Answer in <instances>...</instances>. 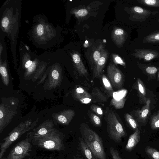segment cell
Returning <instances> with one entry per match:
<instances>
[{"mask_svg": "<svg viewBox=\"0 0 159 159\" xmlns=\"http://www.w3.org/2000/svg\"><path fill=\"white\" fill-rule=\"evenodd\" d=\"M80 130L85 142L98 159H107L102 139L87 124L82 123Z\"/></svg>", "mask_w": 159, "mask_h": 159, "instance_id": "6da1fadb", "label": "cell"}, {"mask_svg": "<svg viewBox=\"0 0 159 159\" xmlns=\"http://www.w3.org/2000/svg\"><path fill=\"white\" fill-rule=\"evenodd\" d=\"M33 144L43 149L51 151H61L65 148L63 138L55 132L50 131L47 134L33 137Z\"/></svg>", "mask_w": 159, "mask_h": 159, "instance_id": "7a4b0ae2", "label": "cell"}, {"mask_svg": "<svg viewBox=\"0 0 159 159\" xmlns=\"http://www.w3.org/2000/svg\"><path fill=\"white\" fill-rule=\"evenodd\" d=\"M105 119L107 123V130L110 139L115 142H120L126 136L125 130L115 112L112 110L107 111Z\"/></svg>", "mask_w": 159, "mask_h": 159, "instance_id": "3957f363", "label": "cell"}, {"mask_svg": "<svg viewBox=\"0 0 159 159\" xmlns=\"http://www.w3.org/2000/svg\"><path fill=\"white\" fill-rule=\"evenodd\" d=\"M31 140L26 138L17 143L10 152L7 159H23L29 156L31 150Z\"/></svg>", "mask_w": 159, "mask_h": 159, "instance_id": "277c9868", "label": "cell"}, {"mask_svg": "<svg viewBox=\"0 0 159 159\" xmlns=\"http://www.w3.org/2000/svg\"><path fill=\"white\" fill-rule=\"evenodd\" d=\"M128 10L130 20L134 22H144L150 15L159 13L158 11H152L138 6L129 7Z\"/></svg>", "mask_w": 159, "mask_h": 159, "instance_id": "5b68a950", "label": "cell"}, {"mask_svg": "<svg viewBox=\"0 0 159 159\" xmlns=\"http://www.w3.org/2000/svg\"><path fill=\"white\" fill-rule=\"evenodd\" d=\"M108 78L112 86L116 89L121 88L124 82L123 73L114 64H110L107 69Z\"/></svg>", "mask_w": 159, "mask_h": 159, "instance_id": "8992f818", "label": "cell"}, {"mask_svg": "<svg viewBox=\"0 0 159 159\" xmlns=\"http://www.w3.org/2000/svg\"><path fill=\"white\" fill-rule=\"evenodd\" d=\"M132 55L136 58L148 62L159 57V52L157 50L146 48H136Z\"/></svg>", "mask_w": 159, "mask_h": 159, "instance_id": "52a82bcc", "label": "cell"}, {"mask_svg": "<svg viewBox=\"0 0 159 159\" xmlns=\"http://www.w3.org/2000/svg\"><path fill=\"white\" fill-rule=\"evenodd\" d=\"M108 56V52L103 49L101 57L93 68V79H99L101 77Z\"/></svg>", "mask_w": 159, "mask_h": 159, "instance_id": "ba28073f", "label": "cell"}, {"mask_svg": "<svg viewBox=\"0 0 159 159\" xmlns=\"http://www.w3.org/2000/svg\"><path fill=\"white\" fill-rule=\"evenodd\" d=\"M75 96L77 100L83 104H88L92 102L90 94L82 87H77L75 92Z\"/></svg>", "mask_w": 159, "mask_h": 159, "instance_id": "9c48e42d", "label": "cell"}, {"mask_svg": "<svg viewBox=\"0 0 159 159\" xmlns=\"http://www.w3.org/2000/svg\"><path fill=\"white\" fill-rule=\"evenodd\" d=\"M127 34L123 29L116 28L112 33L113 40L116 44L119 45H123L127 38Z\"/></svg>", "mask_w": 159, "mask_h": 159, "instance_id": "30bf717a", "label": "cell"}, {"mask_svg": "<svg viewBox=\"0 0 159 159\" xmlns=\"http://www.w3.org/2000/svg\"><path fill=\"white\" fill-rule=\"evenodd\" d=\"M72 58L77 71L81 76H86L88 74L80 57V54L78 52L74 53Z\"/></svg>", "mask_w": 159, "mask_h": 159, "instance_id": "8fae6325", "label": "cell"}, {"mask_svg": "<svg viewBox=\"0 0 159 159\" xmlns=\"http://www.w3.org/2000/svg\"><path fill=\"white\" fill-rule=\"evenodd\" d=\"M140 132L139 128L131 134L129 138L127 143L125 146V149L128 151H131L136 146L140 141Z\"/></svg>", "mask_w": 159, "mask_h": 159, "instance_id": "7c38bea8", "label": "cell"}, {"mask_svg": "<svg viewBox=\"0 0 159 159\" xmlns=\"http://www.w3.org/2000/svg\"><path fill=\"white\" fill-rule=\"evenodd\" d=\"M79 139L80 148L86 159H98L82 138H79Z\"/></svg>", "mask_w": 159, "mask_h": 159, "instance_id": "4fadbf2b", "label": "cell"}, {"mask_svg": "<svg viewBox=\"0 0 159 159\" xmlns=\"http://www.w3.org/2000/svg\"><path fill=\"white\" fill-rule=\"evenodd\" d=\"M91 95L92 102L102 103L107 101V97L96 87L93 89Z\"/></svg>", "mask_w": 159, "mask_h": 159, "instance_id": "5bb4252c", "label": "cell"}, {"mask_svg": "<svg viewBox=\"0 0 159 159\" xmlns=\"http://www.w3.org/2000/svg\"><path fill=\"white\" fill-rule=\"evenodd\" d=\"M143 43H159V30H156L145 37Z\"/></svg>", "mask_w": 159, "mask_h": 159, "instance_id": "9a60e30c", "label": "cell"}, {"mask_svg": "<svg viewBox=\"0 0 159 159\" xmlns=\"http://www.w3.org/2000/svg\"><path fill=\"white\" fill-rule=\"evenodd\" d=\"M101 78L102 83L106 92L110 97L113 96L114 91L109 79L105 75L103 74Z\"/></svg>", "mask_w": 159, "mask_h": 159, "instance_id": "2e32d148", "label": "cell"}, {"mask_svg": "<svg viewBox=\"0 0 159 159\" xmlns=\"http://www.w3.org/2000/svg\"><path fill=\"white\" fill-rule=\"evenodd\" d=\"M125 101V96H121L119 98L113 97L111 100L110 104L111 106H113L115 108L120 109L123 107Z\"/></svg>", "mask_w": 159, "mask_h": 159, "instance_id": "e0dca14e", "label": "cell"}, {"mask_svg": "<svg viewBox=\"0 0 159 159\" xmlns=\"http://www.w3.org/2000/svg\"><path fill=\"white\" fill-rule=\"evenodd\" d=\"M146 154L151 159H159V151L150 146H147L145 148Z\"/></svg>", "mask_w": 159, "mask_h": 159, "instance_id": "ac0fdd59", "label": "cell"}, {"mask_svg": "<svg viewBox=\"0 0 159 159\" xmlns=\"http://www.w3.org/2000/svg\"><path fill=\"white\" fill-rule=\"evenodd\" d=\"M137 63L139 68L144 69L145 71L148 74H155L157 71V67L149 64H143L138 61L137 62Z\"/></svg>", "mask_w": 159, "mask_h": 159, "instance_id": "d6986e66", "label": "cell"}, {"mask_svg": "<svg viewBox=\"0 0 159 159\" xmlns=\"http://www.w3.org/2000/svg\"><path fill=\"white\" fill-rule=\"evenodd\" d=\"M137 2L146 6L159 8V0H139Z\"/></svg>", "mask_w": 159, "mask_h": 159, "instance_id": "ffe728a7", "label": "cell"}, {"mask_svg": "<svg viewBox=\"0 0 159 159\" xmlns=\"http://www.w3.org/2000/svg\"><path fill=\"white\" fill-rule=\"evenodd\" d=\"M150 126L151 129L153 130L157 129L159 128V110L151 118Z\"/></svg>", "mask_w": 159, "mask_h": 159, "instance_id": "44dd1931", "label": "cell"}, {"mask_svg": "<svg viewBox=\"0 0 159 159\" xmlns=\"http://www.w3.org/2000/svg\"><path fill=\"white\" fill-rule=\"evenodd\" d=\"M89 118L91 122L96 127H99L102 125V121L100 117L93 113H91Z\"/></svg>", "mask_w": 159, "mask_h": 159, "instance_id": "7402d4cb", "label": "cell"}, {"mask_svg": "<svg viewBox=\"0 0 159 159\" xmlns=\"http://www.w3.org/2000/svg\"><path fill=\"white\" fill-rule=\"evenodd\" d=\"M103 47L102 45H100L97 49L95 50L93 54V68L97 63L101 57Z\"/></svg>", "mask_w": 159, "mask_h": 159, "instance_id": "603a6c76", "label": "cell"}, {"mask_svg": "<svg viewBox=\"0 0 159 159\" xmlns=\"http://www.w3.org/2000/svg\"><path fill=\"white\" fill-rule=\"evenodd\" d=\"M125 117L126 121L131 128L135 130L138 128L137 124L132 116L127 113L125 114Z\"/></svg>", "mask_w": 159, "mask_h": 159, "instance_id": "cb8c5ba5", "label": "cell"}, {"mask_svg": "<svg viewBox=\"0 0 159 159\" xmlns=\"http://www.w3.org/2000/svg\"><path fill=\"white\" fill-rule=\"evenodd\" d=\"M150 103V100L148 99L145 105L143 107L141 111L140 117L141 118L144 119L147 117L149 112Z\"/></svg>", "mask_w": 159, "mask_h": 159, "instance_id": "d4e9b609", "label": "cell"}, {"mask_svg": "<svg viewBox=\"0 0 159 159\" xmlns=\"http://www.w3.org/2000/svg\"><path fill=\"white\" fill-rule=\"evenodd\" d=\"M90 108L92 111L99 117H101L103 116V111L102 108L100 107L93 104L91 106Z\"/></svg>", "mask_w": 159, "mask_h": 159, "instance_id": "484cf974", "label": "cell"}, {"mask_svg": "<svg viewBox=\"0 0 159 159\" xmlns=\"http://www.w3.org/2000/svg\"><path fill=\"white\" fill-rule=\"evenodd\" d=\"M114 63L116 64H120L125 67L126 64L123 59L118 55L116 54L112 55Z\"/></svg>", "mask_w": 159, "mask_h": 159, "instance_id": "4316f807", "label": "cell"}, {"mask_svg": "<svg viewBox=\"0 0 159 159\" xmlns=\"http://www.w3.org/2000/svg\"><path fill=\"white\" fill-rule=\"evenodd\" d=\"M110 152L113 159H122L118 151L113 147L110 148Z\"/></svg>", "mask_w": 159, "mask_h": 159, "instance_id": "83f0119b", "label": "cell"}, {"mask_svg": "<svg viewBox=\"0 0 159 159\" xmlns=\"http://www.w3.org/2000/svg\"><path fill=\"white\" fill-rule=\"evenodd\" d=\"M137 84L139 93L143 97L145 96L146 94L145 87L142 82L139 79H138Z\"/></svg>", "mask_w": 159, "mask_h": 159, "instance_id": "f1b7e54d", "label": "cell"}, {"mask_svg": "<svg viewBox=\"0 0 159 159\" xmlns=\"http://www.w3.org/2000/svg\"><path fill=\"white\" fill-rule=\"evenodd\" d=\"M73 117H66V115H60L58 117V120L63 124H67Z\"/></svg>", "mask_w": 159, "mask_h": 159, "instance_id": "f546056e", "label": "cell"}, {"mask_svg": "<svg viewBox=\"0 0 159 159\" xmlns=\"http://www.w3.org/2000/svg\"><path fill=\"white\" fill-rule=\"evenodd\" d=\"M88 13L87 10L84 9H80L77 11L76 15L79 17H83L86 16Z\"/></svg>", "mask_w": 159, "mask_h": 159, "instance_id": "4dcf8cb0", "label": "cell"}, {"mask_svg": "<svg viewBox=\"0 0 159 159\" xmlns=\"http://www.w3.org/2000/svg\"><path fill=\"white\" fill-rule=\"evenodd\" d=\"M37 32L39 36L43 34V27L41 24H39L38 25L37 28Z\"/></svg>", "mask_w": 159, "mask_h": 159, "instance_id": "1f68e13d", "label": "cell"}, {"mask_svg": "<svg viewBox=\"0 0 159 159\" xmlns=\"http://www.w3.org/2000/svg\"><path fill=\"white\" fill-rule=\"evenodd\" d=\"M9 23V20L7 18L5 17L3 19L2 22V24L3 27H7L8 26Z\"/></svg>", "mask_w": 159, "mask_h": 159, "instance_id": "d6a6232c", "label": "cell"}, {"mask_svg": "<svg viewBox=\"0 0 159 159\" xmlns=\"http://www.w3.org/2000/svg\"><path fill=\"white\" fill-rule=\"evenodd\" d=\"M0 72L2 76L5 77L7 75V73L6 68L3 66H1L0 68Z\"/></svg>", "mask_w": 159, "mask_h": 159, "instance_id": "836d02e7", "label": "cell"}, {"mask_svg": "<svg viewBox=\"0 0 159 159\" xmlns=\"http://www.w3.org/2000/svg\"><path fill=\"white\" fill-rule=\"evenodd\" d=\"M36 65L34 62H33L31 65L28 68V70L29 72H32L34 71L36 69Z\"/></svg>", "mask_w": 159, "mask_h": 159, "instance_id": "e575fe53", "label": "cell"}, {"mask_svg": "<svg viewBox=\"0 0 159 159\" xmlns=\"http://www.w3.org/2000/svg\"><path fill=\"white\" fill-rule=\"evenodd\" d=\"M52 77L55 79H57L59 76V74L58 71L56 70H54L52 73Z\"/></svg>", "mask_w": 159, "mask_h": 159, "instance_id": "d590c367", "label": "cell"}, {"mask_svg": "<svg viewBox=\"0 0 159 159\" xmlns=\"http://www.w3.org/2000/svg\"><path fill=\"white\" fill-rule=\"evenodd\" d=\"M32 63L31 61L29 60L28 61L25 63V66L26 68H29Z\"/></svg>", "mask_w": 159, "mask_h": 159, "instance_id": "8d00e7d4", "label": "cell"}, {"mask_svg": "<svg viewBox=\"0 0 159 159\" xmlns=\"http://www.w3.org/2000/svg\"><path fill=\"white\" fill-rule=\"evenodd\" d=\"M3 113L2 111L0 110V118L1 119L3 116Z\"/></svg>", "mask_w": 159, "mask_h": 159, "instance_id": "74e56055", "label": "cell"}, {"mask_svg": "<svg viewBox=\"0 0 159 159\" xmlns=\"http://www.w3.org/2000/svg\"><path fill=\"white\" fill-rule=\"evenodd\" d=\"M158 79L159 80V72L158 75Z\"/></svg>", "mask_w": 159, "mask_h": 159, "instance_id": "f35d334b", "label": "cell"}, {"mask_svg": "<svg viewBox=\"0 0 159 159\" xmlns=\"http://www.w3.org/2000/svg\"><path fill=\"white\" fill-rule=\"evenodd\" d=\"M157 21H158V22H159V19H158V20Z\"/></svg>", "mask_w": 159, "mask_h": 159, "instance_id": "ab89813d", "label": "cell"}]
</instances>
